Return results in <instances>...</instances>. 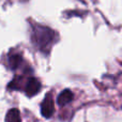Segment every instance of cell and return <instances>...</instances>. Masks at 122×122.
I'll return each instance as SVG.
<instances>
[{
  "mask_svg": "<svg viewBox=\"0 0 122 122\" xmlns=\"http://www.w3.org/2000/svg\"><path fill=\"white\" fill-rule=\"evenodd\" d=\"M20 81H21V77L17 76V77H15L14 79L9 84V88L10 89H17V90H18V89H20V86H19Z\"/></svg>",
  "mask_w": 122,
  "mask_h": 122,
  "instance_id": "52a82bcc",
  "label": "cell"
},
{
  "mask_svg": "<svg viewBox=\"0 0 122 122\" xmlns=\"http://www.w3.org/2000/svg\"><path fill=\"white\" fill-rule=\"evenodd\" d=\"M5 122H21L20 112L17 108H12L6 112Z\"/></svg>",
  "mask_w": 122,
  "mask_h": 122,
  "instance_id": "5b68a950",
  "label": "cell"
},
{
  "mask_svg": "<svg viewBox=\"0 0 122 122\" xmlns=\"http://www.w3.org/2000/svg\"><path fill=\"white\" fill-rule=\"evenodd\" d=\"M41 87H42V85H41V82L39 81L36 78H34V77L29 78V79L27 80V82H26V86H25L26 95L29 97L36 95L39 92H40Z\"/></svg>",
  "mask_w": 122,
  "mask_h": 122,
  "instance_id": "3957f363",
  "label": "cell"
},
{
  "mask_svg": "<svg viewBox=\"0 0 122 122\" xmlns=\"http://www.w3.org/2000/svg\"><path fill=\"white\" fill-rule=\"evenodd\" d=\"M54 112H55V105H54L53 97L51 93H47L41 104V114L44 118L49 119L53 117Z\"/></svg>",
  "mask_w": 122,
  "mask_h": 122,
  "instance_id": "7a4b0ae2",
  "label": "cell"
},
{
  "mask_svg": "<svg viewBox=\"0 0 122 122\" xmlns=\"http://www.w3.org/2000/svg\"><path fill=\"white\" fill-rule=\"evenodd\" d=\"M73 99H74L73 92H72L71 90H69V89H64V90L61 91L60 94L58 95L57 103H58V105H59L60 107H63L64 105L71 103V102L73 101Z\"/></svg>",
  "mask_w": 122,
  "mask_h": 122,
  "instance_id": "277c9868",
  "label": "cell"
},
{
  "mask_svg": "<svg viewBox=\"0 0 122 122\" xmlns=\"http://www.w3.org/2000/svg\"><path fill=\"white\" fill-rule=\"evenodd\" d=\"M31 41L36 47L44 53H47L55 41V32L48 27L38 24H32Z\"/></svg>",
  "mask_w": 122,
  "mask_h": 122,
  "instance_id": "6da1fadb",
  "label": "cell"
},
{
  "mask_svg": "<svg viewBox=\"0 0 122 122\" xmlns=\"http://www.w3.org/2000/svg\"><path fill=\"white\" fill-rule=\"evenodd\" d=\"M23 62V58L19 54H14L9 57V66L11 70H16Z\"/></svg>",
  "mask_w": 122,
  "mask_h": 122,
  "instance_id": "8992f818",
  "label": "cell"
}]
</instances>
